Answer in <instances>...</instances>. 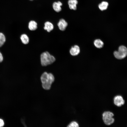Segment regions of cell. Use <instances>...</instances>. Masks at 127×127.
Wrapping results in <instances>:
<instances>
[{"label":"cell","mask_w":127,"mask_h":127,"mask_svg":"<svg viewBox=\"0 0 127 127\" xmlns=\"http://www.w3.org/2000/svg\"><path fill=\"white\" fill-rule=\"evenodd\" d=\"M55 60V57L48 52H43L40 55L41 63L42 66H46L51 64Z\"/></svg>","instance_id":"cell-2"},{"label":"cell","mask_w":127,"mask_h":127,"mask_svg":"<svg viewBox=\"0 0 127 127\" xmlns=\"http://www.w3.org/2000/svg\"><path fill=\"white\" fill-rule=\"evenodd\" d=\"M114 54L115 57L117 59H121L125 58L127 54V49L124 46L122 45L120 46L118 51L114 52Z\"/></svg>","instance_id":"cell-4"},{"label":"cell","mask_w":127,"mask_h":127,"mask_svg":"<svg viewBox=\"0 0 127 127\" xmlns=\"http://www.w3.org/2000/svg\"><path fill=\"white\" fill-rule=\"evenodd\" d=\"M4 124V123L3 120L1 119H0V127H3Z\"/></svg>","instance_id":"cell-18"},{"label":"cell","mask_w":127,"mask_h":127,"mask_svg":"<svg viewBox=\"0 0 127 127\" xmlns=\"http://www.w3.org/2000/svg\"><path fill=\"white\" fill-rule=\"evenodd\" d=\"M68 25L67 23L63 19H60L58 24V25L59 29L62 31H64Z\"/></svg>","instance_id":"cell-6"},{"label":"cell","mask_w":127,"mask_h":127,"mask_svg":"<svg viewBox=\"0 0 127 127\" xmlns=\"http://www.w3.org/2000/svg\"><path fill=\"white\" fill-rule=\"evenodd\" d=\"M6 41V39L3 33L0 32V44L2 47Z\"/></svg>","instance_id":"cell-15"},{"label":"cell","mask_w":127,"mask_h":127,"mask_svg":"<svg viewBox=\"0 0 127 127\" xmlns=\"http://www.w3.org/2000/svg\"><path fill=\"white\" fill-rule=\"evenodd\" d=\"M43 88L46 90H48L51 87L52 83L55 80L53 75L51 73L45 72L43 73L40 77Z\"/></svg>","instance_id":"cell-1"},{"label":"cell","mask_w":127,"mask_h":127,"mask_svg":"<svg viewBox=\"0 0 127 127\" xmlns=\"http://www.w3.org/2000/svg\"><path fill=\"white\" fill-rule=\"evenodd\" d=\"M20 38L22 42L24 44H27L29 42V38L25 34H22L20 36Z\"/></svg>","instance_id":"cell-11"},{"label":"cell","mask_w":127,"mask_h":127,"mask_svg":"<svg viewBox=\"0 0 127 127\" xmlns=\"http://www.w3.org/2000/svg\"><path fill=\"white\" fill-rule=\"evenodd\" d=\"M80 52V48L77 45H75L72 47L70 50V53L72 56L78 55Z\"/></svg>","instance_id":"cell-7"},{"label":"cell","mask_w":127,"mask_h":127,"mask_svg":"<svg viewBox=\"0 0 127 127\" xmlns=\"http://www.w3.org/2000/svg\"><path fill=\"white\" fill-rule=\"evenodd\" d=\"M94 43L95 46L98 48H102L104 44L103 42L100 39H97L95 40Z\"/></svg>","instance_id":"cell-13"},{"label":"cell","mask_w":127,"mask_h":127,"mask_svg":"<svg viewBox=\"0 0 127 127\" xmlns=\"http://www.w3.org/2000/svg\"><path fill=\"white\" fill-rule=\"evenodd\" d=\"M78 3L77 0H69L68 4L69 8L74 10H76V5Z\"/></svg>","instance_id":"cell-9"},{"label":"cell","mask_w":127,"mask_h":127,"mask_svg":"<svg viewBox=\"0 0 127 127\" xmlns=\"http://www.w3.org/2000/svg\"><path fill=\"white\" fill-rule=\"evenodd\" d=\"M44 30H46L48 32H50L53 30L54 26L53 24L51 22L47 21L44 24Z\"/></svg>","instance_id":"cell-10"},{"label":"cell","mask_w":127,"mask_h":127,"mask_svg":"<svg viewBox=\"0 0 127 127\" xmlns=\"http://www.w3.org/2000/svg\"><path fill=\"white\" fill-rule=\"evenodd\" d=\"M67 127H79V126L77 122L75 121H73L71 122Z\"/></svg>","instance_id":"cell-16"},{"label":"cell","mask_w":127,"mask_h":127,"mask_svg":"<svg viewBox=\"0 0 127 127\" xmlns=\"http://www.w3.org/2000/svg\"><path fill=\"white\" fill-rule=\"evenodd\" d=\"M114 116V114L111 112L109 111L104 112L102 114V118L105 124L109 125L113 123L115 121L113 117Z\"/></svg>","instance_id":"cell-3"},{"label":"cell","mask_w":127,"mask_h":127,"mask_svg":"<svg viewBox=\"0 0 127 127\" xmlns=\"http://www.w3.org/2000/svg\"><path fill=\"white\" fill-rule=\"evenodd\" d=\"M108 5V4L107 2L103 1L99 4L98 7L100 10L103 11L107 9Z\"/></svg>","instance_id":"cell-14"},{"label":"cell","mask_w":127,"mask_h":127,"mask_svg":"<svg viewBox=\"0 0 127 127\" xmlns=\"http://www.w3.org/2000/svg\"><path fill=\"white\" fill-rule=\"evenodd\" d=\"M2 46H1V45H0V48Z\"/></svg>","instance_id":"cell-19"},{"label":"cell","mask_w":127,"mask_h":127,"mask_svg":"<svg viewBox=\"0 0 127 127\" xmlns=\"http://www.w3.org/2000/svg\"><path fill=\"white\" fill-rule=\"evenodd\" d=\"M28 27L30 30L34 31L37 28V24L34 21H31L29 23Z\"/></svg>","instance_id":"cell-12"},{"label":"cell","mask_w":127,"mask_h":127,"mask_svg":"<svg viewBox=\"0 0 127 127\" xmlns=\"http://www.w3.org/2000/svg\"><path fill=\"white\" fill-rule=\"evenodd\" d=\"M4 59L3 57V55L0 51V63L2 62L3 61Z\"/></svg>","instance_id":"cell-17"},{"label":"cell","mask_w":127,"mask_h":127,"mask_svg":"<svg viewBox=\"0 0 127 127\" xmlns=\"http://www.w3.org/2000/svg\"><path fill=\"white\" fill-rule=\"evenodd\" d=\"M114 104L119 107L121 106L125 103V101L123 97L119 95H116L114 97Z\"/></svg>","instance_id":"cell-5"},{"label":"cell","mask_w":127,"mask_h":127,"mask_svg":"<svg viewBox=\"0 0 127 127\" xmlns=\"http://www.w3.org/2000/svg\"><path fill=\"white\" fill-rule=\"evenodd\" d=\"M30 0L31 1V0Z\"/></svg>","instance_id":"cell-20"},{"label":"cell","mask_w":127,"mask_h":127,"mask_svg":"<svg viewBox=\"0 0 127 127\" xmlns=\"http://www.w3.org/2000/svg\"><path fill=\"white\" fill-rule=\"evenodd\" d=\"M62 5V3L60 1L55 2L53 4V7L54 10L57 12L61 11V6Z\"/></svg>","instance_id":"cell-8"}]
</instances>
